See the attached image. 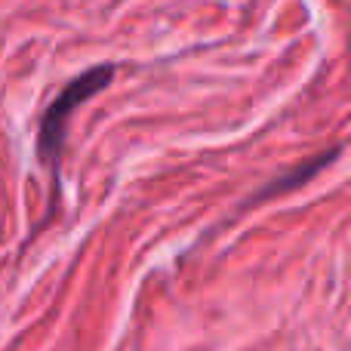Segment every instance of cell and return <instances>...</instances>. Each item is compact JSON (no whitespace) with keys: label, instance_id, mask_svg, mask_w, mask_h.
<instances>
[{"label":"cell","instance_id":"obj_2","mask_svg":"<svg viewBox=\"0 0 351 351\" xmlns=\"http://www.w3.org/2000/svg\"><path fill=\"white\" fill-rule=\"evenodd\" d=\"M342 154V148L336 145L333 152H327V154H317V158H311L308 164H302V167H296L290 176H284V179H274L268 188H262V197H271V194H280V191H290V188H296V185H302V182H308L311 176H315L317 170H324L327 164H333L336 158Z\"/></svg>","mask_w":351,"mask_h":351},{"label":"cell","instance_id":"obj_1","mask_svg":"<svg viewBox=\"0 0 351 351\" xmlns=\"http://www.w3.org/2000/svg\"><path fill=\"white\" fill-rule=\"evenodd\" d=\"M114 71L117 68L111 62L93 65L86 71H80L77 77H71L56 99L47 105L37 127V160L56 176V188H59V167H62V152H65V136H68V123H71L74 111L80 105H86L93 96H99L102 90H108L114 84Z\"/></svg>","mask_w":351,"mask_h":351}]
</instances>
